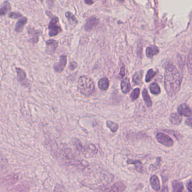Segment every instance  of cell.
<instances>
[{
  "instance_id": "obj_32",
  "label": "cell",
  "mask_w": 192,
  "mask_h": 192,
  "mask_svg": "<svg viewBox=\"0 0 192 192\" xmlns=\"http://www.w3.org/2000/svg\"><path fill=\"white\" fill-rule=\"evenodd\" d=\"M120 75L121 77H123L125 75V66H123L121 68L120 72Z\"/></svg>"
},
{
  "instance_id": "obj_8",
  "label": "cell",
  "mask_w": 192,
  "mask_h": 192,
  "mask_svg": "<svg viewBox=\"0 0 192 192\" xmlns=\"http://www.w3.org/2000/svg\"><path fill=\"white\" fill-rule=\"evenodd\" d=\"M46 53L47 54L52 55L55 53L58 46V42L54 39H48L46 42Z\"/></svg>"
},
{
  "instance_id": "obj_35",
  "label": "cell",
  "mask_w": 192,
  "mask_h": 192,
  "mask_svg": "<svg viewBox=\"0 0 192 192\" xmlns=\"http://www.w3.org/2000/svg\"><path fill=\"white\" fill-rule=\"evenodd\" d=\"M188 190L189 192H192V181L189 182L188 184Z\"/></svg>"
},
{
  "instance_id": "obj_14",
  "label": "cell",
  "mask_w": 192,
  "mask_h": 192,
  "mask_svg": "<svg viewBox=\"0 0 192 192\" xmlns=\"http://www.w3.org/2000/svg\"><path fill=\"white\" fill-rule=\"evenodd\" d=\"M126 189V186L124 184L121 182H118L114 184L109 190L110 192H123Z\"/></svg>"
},
{
  "instance_id": "obj_29",
  "label": "cell",
  "mask_w": 192,
  "mask_h": 192,
  "mask_svg": "<svg viewBox=\"0 0 192 192\" xmlns=\"http://www.w3.org/2000/svg\"><path fill=\"white\" fill-rule=\"evenodd\" d=\"M9 18H12V19H19V18L23 17V16L21 15V13H19V12H12L9 14Z\"/></svg>"
},
{
  "instance_id": "obj_7",
  "label": "cell",
  "mask_w": 192,
  "mask_h": 192,
  "mask_svg": "<svg viewBox=\"0 0 192 192\" xmlns=\"http://www.w3.org/2000/svg\"><path fill=\"white\" fill-rule=\"evenodd\" d=\"M16 72L18 76V80L22 85L28 86L29 83L27 78V74L24 70L20 68H16Z\"/></svg>"
},
{
  "instance_id": "obj_22",
  "label": "cell",
  "mask_w": 192,
  "mask_h": 192,
  "mask_svg": "<svg viewBox=\"0 0 192 192\" xmlns=\"http://www.w3.org/2000/svg\"><path fill=\"white\" fill-rule=\"evenodd\" d=\"M172 187H173L174 192H182L184 189V185L183 183L177 180H175L173 181Z\"/></svg>"
},
{
  "instance_id": "obj_37",
  "label": "cell",
  "mask_w": 192,
  "mask_h": 192,
  "mask_svg": "<svg viewBox=\"0 0 192 192\" xmlns=\"http://www.w3.org/2000/svg\"><path fill=\"white\" fill-rule=\"evenodd\" d=\"M39 1H40V2H43V1H44V0H39Z\"/></svg>"
},
{
  "instance_id": "obj_26",
  "label": "cell",
  "mask_w": 192,
  "mask_h": 192,
  "mask_svg": "<svg viewBox=\"0 0 192 192\" xmlns=\"http://www.w3.org/2000/svg\"><path fill=\"white\" fill-rule=\"evenodd\" d=\"M140 90L139 88H136L135 89L132 91V93L130 95V98L132 102L135 101L138 98L139 95H140Z\"/></svg>"
},
{
  "instance_id": "obj_24",
  "label": "cell",
  "mask_w": 192,
  "mask_h": 192,
  "mask_svg": "<svg viewBox=\"0 0 192 192\" xmlns=\"http://www.w3.org/2000/svg\"><path fill=\"white\" fill-rule=\"evenodd\" d=\"M106 124H107V126L109 129L111 130V131L112 132H117L119 128V126L117 123H115L111 121H107Z\"/></svg>"
},
{
  "instance_id": "obj_25",
  "label": "cell",
  "mask_w": 192,
  "mask_h": 192,
  "mask_svg": "<svg viewBox=\"0 0 192 192\" xmlns=\"http://www.w3.org/2000/svg\"><path fill=\"white\" fill-rule=\"evenodd\" d=\"M156 75V73L153 71V69H149L148 71L146 77H145V82H149Z\"/></svg>"
},
{
  "instance_id": "obj_17",
  "label": "cell",
  "mask_w": 192,
  "mask_h": 192,
  "mask_svg": "<svg viewBox=\"0 0 192 192\" xmlns=\"http://www.w3.org/2000/svg\"><path fill=\"white\" fill-rule=\"evenodd\" d=\"M182 121V118L179 113L177 114L176 113H172L170 117V121L171 123L175 125H179Z\"/></svg>"
},
{
  "instance_id": "obj_27",
  "label": "cell",
  "mask_w": 192,
  "mask_h": 192,
  "mask_svg": "<svg viewBox=\"0 0 192 192\" xmlns=\"http://www.w3.org/2000/svg\"><path fill=\"white\" fill-rule=\"evenodd\" d=\"M187 66H188V69L189 73L192 75V50H190L188 55Z\"/></svg>"
},
{
  "instance_id": "obj_6",
  "label": "cell",
  "mask_w": 192,
  "mask_h": 192,
  "mask_svg": "<svg viewBox=\"0 0 192 192\" xmlns=\"http://www.w3.org/2000/svg\"><path fill=\"white\" fill-rule=\"evenodd\" d=\"M99 22V19L95 16L89 18L85 24V30L86 32H90L93 30L98 25Z\"/></svg>"
},
{
  "instance_id": "obj_3",
  "label": "cell",
  "mask_w": 192,
  "mask_h": 192,
  "mask_svg": "<svg viewBox=\"0 0 192 192\" xmlns=\"http://www.w3.org/2000/svg\"><path fill=\"white\" fill-rule=\"evenodd\" d=\"M58 22L59 18H57V16H53V18L51 19L48 27L49 30L48 35L50 37L57 36L59 33L62 31L60 25H57Z\"/></svg>"
},
{
  "instance_id": "obj_20",
  "label": "cell",
  "mask_w": 192,
  "mask_h": 192,
  "mask_svg": "<svg viewBox=\"0 0 192 192\" xmlns=\"http://www.w3.org/2000/svg\"><path fill=\"white\" fill-rule=\"evenodd\" d=\"M11 10V5L9 1H6L3 2V4H2L1 9H0V13L1 15H5L7 12Z\"/></svg>"
},
{
  "instance_id": "obj_23",
  "label": "cell",
  "mask_w": 192,
  "mask_h": 192,
  "mask_svg": "<svg viewBox=\"0 0 192 192\" xmlns=\"http://www.w3.org/2000/svg\"><path fill=\"white\" fill-rule=\"evenodd\" d=\"M150 92L153 95H158L161 93V89L157 83H152L149 86Z\"/></svg>"
},
{
  "instance_id": "obj_19",
  "label": "cell",
  "mask_w": 192,
  "mask_h": 192,
  "mask_svg": "<svg viewBox=\"0 0 192 192\" xmlns=\"http://www.w3.org/2000/svg\"><path fill=\"white\" fill-rule=\"evenodd\" d=\"M143 75V71H139V72H136L132 77V81L135 85L141 84V80Z\"/></svg>"
},
{
  "instance_id": "obj_12",
  "label": "cell",
  "mask_w": 192,
  "mask_h": 192,
  "mask_svg": "<svg viewBox=\"0 0 192 192\" xmlns=\"http://www.w3.org/2000/svg\"><path fill=\"white\" fill-rule=\"evenodd\" d=\"M66 17L68 23L72 27L75 28L78 24V20L75 18V16L72 14V12L67 11L66 12Z\"/></svg>"
},
{
  "instance_id": "obj_18",
  "label": "cell",
  "mask_w": 192,
  "mask_h": 192,
  "mask_svg": "<svg viewBox=\"0 0 192 192\" xmlns=\"http://www.w3.org/2000/svg\"><path fill=\"white\" fill-rule=\"evenodd\" d=\"M98 86L100 90L105 91L108 90L109 86V81L107 78H102L99 80Z\"/></svg>"
},
{
  "instance_id": "obj_11",
  "label": "cell",
  "mask_w": 192,
  "mask_h": 192,
  "mask_svg": "<svg viewBox=\"0 0 192 192\" xmlns=\"http://www.w3.org/2000/svg\"><path fill=\"white\" fill-rule=\"evenodd\" d=\"M27 18L25 17H23L21 19H19L15 25V32H16L17 33H21L24 30V27L25 24H27Z\"/></svg>"
},
{
  "instance_id": "obj_10",
  "label": "cell",
  "mask_w": 192,
  "mask_h": 192,
  "mask_svg": "<svg viewBox=\"0 0 192 192\" xmlns=\"http://www.w3.org/2000/svg\"><path fill=\"white\" fill-rule=\"evenodd\" d=\"M121 91L123 94H126L129 93L131 89L129 78L127 77L123 78L121 82Z\"/></svg>"
},
{
  "instance_id": "obj_15",
  "label": "cell",
  "mask_w": 192,
  "mask_h": 192,
  "mask_svg": "<svg viewBox=\"0 0 192 192\" xmlns=\"http://www.w3.org/2000/svg\"><path fill=\"white\" fill-rule=\"evenodd\" d=\"M158 53L159 50L155 46L148 47L146 50V55L149 58H152L154 55L158 54Z\"/></svg>"
},
{
  "instance_id": "obj_9",
  "label": "cell",
  "mask_w": 192,
  "mask_h": 192,
  "mask_svg": "<svg viewBox=\"0 0 192 192\" xmlns=\"http://www.w3.org/2000/svg\"><path fill=\"white\" fill-rule=\"evenodd\" d=\"M177 111L181 116H183L185 117L192 116V110L186 104H182L179 105L177 108Z\"/></svg>"
},
{
  "instance_id": "obj_28",
  "label": "cell",
  "mask_w": 192,
  "mask_h": 192,
  "mask_svg": "<svg viewBox=\"0 0 192 192\" xmlns=\"http://www.w3.org/2000/svg\"><path fill=\"white\" fill-rule=\"evenodd\" d=\"M73 144L74 145L75 147V148L79 150V151H81V150L83 149V147L82 146V144L81 143V141H80L78 139H75L74 140L73 142Z\"/></svg>"
},
{
  "instance_id": "obj_16",
  "label": "cell",
  "mask_w": 192,
  "mask_h": 192,
  "mask_svg": "<svg viewBox=\"0 0 192 192\" xmlns=\"http://www.w3.org/2000/svg\"><path fill=\"white\" fill-rule=\"evenodd\" d=\"M127 163L129 165L134 164L135 165L136 170L139 173H142L143 172V166L142 165V163L140 161H138V160L133 161L131 159H129L127 161Z\"/></svg>"
},
{
  "instance_id": "obj_31",
  "label": "cell",
  "mask_w": 192,
  "mask_h": 192,
  "mask_svg": "<svg viewBox=\"0 0 192 192\" xmlns=\"http://www.w3.org/2000/svg\"><path fill=\"white\" fill-rule=\"evenodd\" d=\"M185 123L186 124L187 126H189L190 127H191L192 129V118H188L186 119Z\"/></svg>"
},
{
  "instance_id": "obj_33",
  "label": "cell",
  "mask_w": 192,
  "mask_h": 192,
  "mask_svg": "<svg viewBox=\"0 0 192 192\" xmlns=\"http://www.w3.org/2000/svg\"><path fill=\"white\" fill-rule=\"evenodd\" d=\"M85 2L88 5H91L94 3V0H84Z\"/></svg>"
},
{
  "instance_id": "obj_2",
  "label": "cell",
  "mask_w": 192,
  "mask_h": 192,
  "mask_svg": "<svg viewBox=\"0 0 192 192\" xmlns=\"http://www.w3.org/2000/svg\"><path fill=\"white\" fill-rule=\"evenodd\" d=\"M77 87L81 94L86 97L91 96L95 91L93 80L87 76H82L79 78Z\"/></svg>"
},
{
  "instance_id": "obj_4",
  "label": "cell",
  "mask_w": 192,
  "mask_h": 192,
  "mask_svg": "<svg viewBox=\"0 0 192 192\" xmlns=\"http://www.w3.org/2000/svg\"><path fill=\"white\" fill-rule=\"evenodd\" d=\"M157 140L160 144L167 147H171L174 145V141L168 135L163 133H158L156 135Z\"/></svg>"
},
{
  "instance_id": "obj_30",
  "label": "cell",
  "mask_w": 192,
  "mask_h": 192,
  "mask_svg": "<svg viewBox=\"0 0 192 192\" xmlns=\"http://www.w3.org/2000/svg\"><path fill=\"white\" fill-rule=\"evenodd\" d=\"M77 66H78L77 63H76L75 62H72L69 64V69H71V71H74L77 67Z\"/></svg>"
},
{
  "instance_id": "obj_34",
  "label": "cell",
  "mask_w": 192,
  "mask_h": 192,
  "mask_svg": "<svg viewBox=\"0 0 192 192\" xmlns=\"http://www.w3.org/2000/svg\"><path fill=\"white\" fill-rule=\"evenodd\" d=\"M54 0H48V5L49 8H52L54 4Z\"/></svg>"
},
{
  "instance_id": "obj_36",
  "label": "cell",
  "mask_w": 192,
  "mask_h": 192,
  "mask_svg": "<svg viewBox=\"0 0 192 192\" xmlns=\"http://www.w3.org/2000/svg\"><path fill=\"white\" fill-rule=\"evenodd\" d=\"M117 1H118V2H120L121 3H122V2H124V0H116Z\"/></svg>"
},
{
  "instance_id": "obj_1",
  "label": "cell",
  "mask_w": 192,
  "mask_h": 192,
  "mask_svg": "<svg viewBox=\"0 0 192 192\" xmlns=\"http://www.w3.org/2000/svg\"><path fill=\"white\" fill-rule=\"evenodd\" d=\"M182 82V77L177 68L172 64L166 68L165 74V87L168 96L176 95L179 91Z\"/></svg>"
},
{
  "instance_id": "obj_13",
  "label": "cell",
  "mask_w": 192,
  "mask_h": 192,
  "mask_svg": "<svg viewBox=\"0 0 192 192\" xmlns=\"http://www.w3.org/2000/svg\"><path fill=\"white\" fill-rule=\"evenodd\" d=\"M150 185L154 190L158 191L161 188L159 179L156 175H153L150 179Z\"/></svg>"
},
{
  "instance_id": "obj_5",
  "label": "cell",
  "mask_w": 192,
  "mask_h": 192,
  "mask_svg": "<svg viewBox=\"0 0 192 192\" xmlns=\"http://www.w3.org/2000/svg\"><path fill=\"white\" fill-rule=\"evenodd\" d=\"M67 63V57L66 55H61L59 62L56 63L54 66V70L57 73H62L66 66Z\"/></svg>"
},
{
  "instance_id": "obj_21",
  "label": "cell",
  "mask_w": 192,
  "mask_h": 192,
  "mask_svg": "<svg viewBox=\"0 0 192 192\" xmlns=\"http://www.w3.org/2000/svg\"><path fill=\"white\" fill-rule=\"evenodd\" d=\"M142 96L144 99V102L145 103V104L148 107H150L152 105V102L150 98V96L148 94V91L146 89H144L142 92Z\"/></svg>"
}]
</instances>
